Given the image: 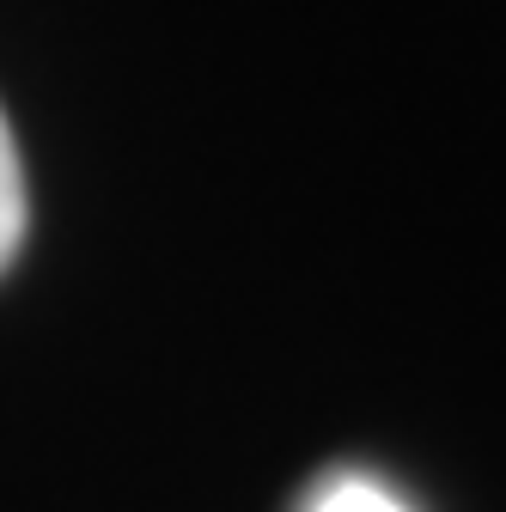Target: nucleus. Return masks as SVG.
Returning a JSON list of instances; mask_svg holds the SVG:
<instances>
[{
	"label": "nucleus",
	"instance_id": "f03ea898",
	"mask_svg": "<svg viewBox=\"0 0 506 512\" xmlns=\"http://www.w3.org/2000/svg\"><path fill=\"white\" fill-rule=\"evenodd\" d=\"M305 512H409V506H403L385 482L342 470V476H330L318 494H311V506H305Z\"/></svg>",
	"mask_w": 506,
	"mask_h": 512
},
{
	"label": "nucleus",
	"instance_id": "f257e3e1",
	"mask_svg": "<svg viewBox=\"0 0 506 512\" xmlns=\"http://www.w3.org/2000/svg\"><path fill=\"white\" fill-rule=\"evenodd\" d=\"M25 244V165H19V141L0 110V269L19 256Z\"/></svg>",
	"mask_w": 506,
	"mask_h": 512
}]
</instances>
